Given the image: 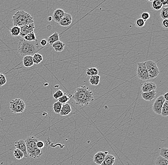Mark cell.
Masks as SVG:
<instances>
[{
    "mask_svg": "<svg viewBox=\"0 0 168 165\" xmlns=\"http://www.w3.org/2000/svg\"><path fill=\"white\" fill-rule=\"evenodd\" d=\"M76 104L80 107H86L93 101V92L86 86L77 87L72 95Z\"/></svg>",
    "mask_w": 168,
    "mask_h": 165,
    "instance_id": "cell-1",
    "label": "cell"
},
{
    "mask_svg": "<svg viewBox=\"0 0 168 165\" xmlns=\"http://www.w3.org/2000/svg\"><path fill=\"white\" fill-rule=\"evenodd\" d=\"M39 49L40 46L37 40L29 41L22 38L18 43V52L20 56L23 57L26 56H32L37 53Z\"/></svg>",
    "mask_w": 168,
    "mask_h": 165,
    "instance_id": "cell-2",
    "label": "cell"
},
{
    "mask_svg": "<svg viewBox=\"0 0 168 165\" xmlns=\"http://www.w3.org/2000/svg\"><path fill=\"white\" fill-rule=\"evenodd\" d=\"M14 26L21 27L22 26L34 23V19L31 15L24 10L18 11L13 16Z\"/></svg>",
    "mask_w": 168,
    "mask_h": 165,
    "instance_id": "cell-3",
    "label": "cell"
},
{
    "mask_svg": "<svg viewBox=\"0 0 168 165\" xmlns=\"http://www.w3.org/2000/svg\"><path fill=\"white\" fill-rule=\"evenodd\" d=\"M26 150L28 156L34 159L40 158L42 155V149H38L36 146V143L38 140L34 136H29L25 140Z\"/></svg>",
    "mask_w": 168,
    "mask_h": 165,
    "instance_id": "cell-4",
    "label": "cell"
},
{
    "mask_svg": "<svg viewBox=\"0 0 168 165\" xmlns=\"http://www.w3.org/2000/svg\"><path fill=\"white\" fill-rule=\"evenodd\" d=\"M26 108L25 103L21 99H15L10 102L11 111L14 113H22Z\"/></svg>",
    "mask_w": 168,
    "mask_h": 165,
    "instance_id": "cell-5",
    "label": "cell"
},
{
    "mask_svg": "<svg viewBox=\"0 0 168 165\" xmlns=\"http://www.w3.org/2000/svg\"><path fill=\"white\" fill-rule=\"evenodd\" d=\"M150 79L155 78L159 74V71L156 62L151 60L144 62Z\"/></svg>",
    "mask_w": 168,
    "mask_h": 165,
    "instance_id": "cell-6",
    "label": "cell"
},
{
    "mask_svg": "<svg viewBox=\"0 0 168 165\" xmlns=\"http://www.w3.org/2000/svg\"><path fill=\"white\" fill-rule=\"evenodd\" d=\"M137 65V75L138 78L142 81H147L150 79L144 62H140Z\"/></svg>",
    "mask_w": 168,
    "mask_h": 165,
    "instance_id": "cell-7",
    "label": "cell"
},
{
    "mask_svg": "<svg viewBox=\"0 0 168 165\" xmlns=\"http://www.w3.org/2000/svg\"><path fill=\"white\" fill-rule=\"evenodd\" d=\"M165 101V100L162 95L159 96L156 99L152 105V109L155 114L161 115L162 108Z\"/></svg>",
    "mask_w": 168,
    "mask_h": 165,
    "instance_id": "cell-8",
    "label": "cell"
},
{
    "mask_svg": "<svg viewBox=\"0 0 168 165\" xmlns=\"http://www.w3.org/2000/svg\"><path fill=\"white\" fill-rule=\"evenodd\" d=\"M35 28V25L34 23L22 26L20 27V34L19 36L23 38L25 36L27 35L28 34L33 32Z\"/></svg>",
    "mask_w": 168,
    "mask_h": 165,
    "instance_id": "cell-9",
    "label": "cell"
},
{
    "mask_svg": "<svg viewBox=\"0 0 168 165\" xmlns=\"http://www.w3.org/2000/svg\"><path fill=\"white\" fill-rule=\"evenodd\" d=\"M14 146L16 148V149H19L23 153L24 157L27 158L28 156L25 140L20 139V140L16 141L14 143Z\"/></svg>",
    "mask_w": 168,
    "mask_h": 165,
    "instance_id": "cell-10",
    "label": "cell"
},
{
    "mask_svg": "<svg viewBox=\"0 0 168 165\" xmlns=\"http://www.w3.org/2000/svg\"><path fill=\"white\" fill-rule=\"evenodd\" d=\"M108 154L107 151H99L94 156V162L97 165H101L103 161L105 156Z\"/></svg>",
    "mask_w": 168,
    "mask_h": 165,
    "instance_id": "cell-11",
    "label": "cell"
},
{
    "mask_svg": "<svg viewBox=\"0 0 168 165\" xmlns=\"http://www.w3.org/2000/svg\"><path fill=\"white\" fill-rule=\"evenodd\" d=\"M157 85L154 82H146L143 83L141 86L142 92H151V91H156Z\"/></svg>",
    "mask_w": 168,
    "mask_h": 165,
    "instance_id": "cell-12",
    "label": "cell"
},
{
    "mask_svg": "<svg viewBox=\"0 0 168 165\" xmlns=\"http://www.w3.org/2000/svg\"><path fill=\"white\" fill-rule=\"evenodd\" d=\"M72 21V17L71 14L66 13L58 24L59 25L63 27H68L71 25Z\"/></svg>",
    "mask_w": 168,
    "mask_h": 165,
    "instance_id": "cell-13",
    "label": "cell"
},
{
    "mask_svg": "<svg viewBox=\"0 0 168 165\" xmlns=\"http://www.w3.org/2000/svg\"><path fill=\"white\" fill-rule=\"evenodd\" d=\"M65 14H66L65 11L63 9L60 8L55 9L54 13L53 14V19L56 22L59 23L61 19H62Z\"/></svg>",
    "mask_w": 168,
    "mask_h": 165,
    "instance_id": "cell-14",
    "label": "cell"
},
{
    "mask_svg": "<svg viewBox=\"0 0 168 165\" xmlns=\"http://www.w3.org/2000/svg\"><path fill=\"white\" fill-rule=\"evenodd\" d=\"M156 95V91H151V92H142L141 94V97L145 101H151L155 98Z\"/></svg>",
    "mask_w": 168,
    "mask_h": 165,
    "instance_id": "cell-15",
    "label": "cell"
},
{
    "mask_svg": "<svg viewBox=\"0 0 168 165\" xmlns=\"http://www.w3.org/2000/svg\"><path fill=\"white\" fill-rule=\"evenodd\" d=\"M71 112H72V109L71 106L68 103H66L63 104L59 114L62 116H65L69 114Z\"/></svg>",
    "mask_w": 168,
    "mask_h": 165,
    "instance_id": "cell-16",
    "label": "cell"
},
{
    "mask_svg": "<svg viewBox=\"0 0 168 165\" xmlns=\"http://www.w3.org/2000/svg\"><path fill=\"white\" fill-rule=\"evenodd\" d=\"M115 157L111 154H107L101 165H113L115 162Z\"/></svg>",
    "mask_w": 168,
    "mask_h": 165,
    "instance_id": "cell-17",
    "label": "cell"
},
{
    "mask_svg": "<svg viewBox=\"0 0 168 165\" xmlns=\"http://www.w3.org/2000/svg\"><path fill=\"white\" fill-rule=\"evenodd\" d=\"M52 47L53 48L55 51L56 52H61L64 50L65 48V44L62 41H59L55 42L54 44L52 45Z\"/></svg>",
    "mask_w": 168,
    "mask_h": 165,
    "instance_id": "cell-18",
    "label": "cell"
},
{
    "mask_svg": "<svg viewBox=\"0 0 168 165\" xmlns=\"http://www.w3.org/2000/svg\"><path fill=\"white\" fill-rule=\"evenodd\" d=\"M22 63L24 66L25 67H31L34 65V64L32 61V56H25L22 59Z\"/></svg>",
    "mask_w": 168,
    "mask_h": 165,
    "instance_id": "cell-19",
    "label": "cell"
},
{
    "mask_svg": "<svg viewBox=\"0 0 168 165\" xmlns=\"http://www.w3.org/2000/svg\"><path fill=\"white\" fill-rule=\"evenodd\" d=\"M59 41V35L58 33L57 32H55L51 36H49L47 40L48 44H50L51 45L55 42Z\"/></svg>",
    "mask_w": 168,
    "mask_h": 165,
    "instance_id": "cell-20",
    "label": "cell"
},
{
    "mask_svg": "<svg viewBox=\"0 0 168 165\" xmlns=\"http://www.w3.org/2000/svg\"><path fill=\"white\" fill-rule=\"evenodd\" d=\"M43 60L42 55L38 53H36L32 56V61L34 64H40Z\"/></svg>",
    "mask_w": 168,
    "mask_h": 165,
    "instance_id": "cell-21",
    "label": "cell"
},
{
    "mask_svg": "<svg viewBox=\"0 0 168 165\" xmlns=\"http://www.w3.org/2000/svg\"><path fill=\"white\" fill-rule=\"evenodd\" d=\"M161 115L163 117H167L168 116V101H165L161 111Z\"/></svg>",
    "mask_w": 168,
    "mask_h": 165,
    "instance_id": "cell-22",
    "label": "cell"
},
{
    "mask_svg": "<svg viewBox=\"0 0 168 165\" xmlns=\"http://www.w3.org/2000/svg\"><path fill=\"white\" fill-rule=\"evenodd\" d=\"M100 76L98 75L96 76H91L89 79V82L92 85L97 86L99 84L100 82Z\"/></svg>",
    "mask_w": 168,
    "mask_h": 165,
    "instance_id": "cell-23",
    "label": "cell"
},
{
    "mask_svg": "<svg viewBox=\"0 0 168 165\" xmlns=\"http://www.w3.org/2000/svg\"><path fill=\"white\" fill-rule=\"evenodd\" d=\"M86 73L88 76H94L97 75L98 74V70L96 68H87L86 71Z\"/></svg>",
    "mask_w": 168,
    "mask_h": 165,
    "instance_id": "cell-24",
    "label": "cell"
},
{
    "mask_svg": "<svg viewBox=\"0 0 168 165\" xmlns=\"http://www.w3.org/2000/svg\"><path fill=\"white\" fill-rule=\"evenodd\" d=\"M72 97V95L69 96L66 93H64L63 96L60 97V98L58 99V101L59 102L62 104H64L67 103V102L70 100V98Z\"/></svg>",
    "mask_w": 168,
    "mask_h": 165,
    "instance_id": "cell-25",
    "label": "cell"
},
{
    "mask_svg": "<svg viewBox=\"0 0 168 165\" xmlns=\"http://www.w3.org/2000/svg\"><path fill=\"white\" fill-rule=\"evenodd\" d=\"M155 165H168V159L158 156L156 160Z\"/></svg>",
    "mask_w": 168,
    "mask_h": 165,
    "instance_id": "cell-26",
    "label": "cell"
},
{
    "mask_svg": "<svg viewBox=\"0 0 168 165\" xmlns=\"http://www.w3.org/2000/svg\"><path fill=\"white\" fill-rule=\"evenodd\" d=\"M163 5L162 4L160 0H155L153 1L152 3V7L154 10L159 11L161 10Z\"/></svg>",
    "mask_w": 168,
    "mask_h": 165,
    "instance_id": "cell-27",
    "label": "cell"
},
{
    "mask_svg": "<svg viewBox=\"0 0 168 165\" xmlns=\"http://www.w3.org/2000/svg\"><path fill=\"white\" fill-rule=\"evenodd\" d=\"M10 32L12 36H18L20 34V27L18 26H13L10 30Z\"/></svg>",
    "mask_w": 168,
    "mask_h": 165,
    "instance_id": "cell-28",
    "label": "cell"
},
{
    "mask_svg": "<svg viewBox=\"0 0 168 165\" xmlns=\"http://www.w3.org/2000/svg\"><path fill=\"white\" fill-rule=\"evenodd\" d=\"M23 38L27 41H35L37 40L36 39V36H35V33L33 32H31L30 34H28L27 35L25 36Z\"/></svg>",
    "mask_w": 168,
    "mask_h": 165,
    "instance_id": "cell-29",
    "label": "cell"
},
{
    "mask_svg": "<svg viewBox=\"0 0 168 165\" xmlns=\"http://www.w3.org/2000/svg\"><path fill=\"white\" fill-rule=\"evenodd\" d=\"M63 104L59 101L56 102L53 105V109L55 113L59 114L60 113Z\"/></svg>",
    "mask_w": 168,
    "mask_h": 165,
    "instance_id": "cell-30",
    "label": "cell"
},
{
    "mask_svg": "<svg viewBox=\"0 0 168 165\" xmlns=\"http://www.w3.org/2000/svg\"><path fill=\"white\" fill-rule=\"evenodd\" d=\"M14 156L17 160H20L24 157L23 153L18 149H15L14 150Z\"/></svg>",
    "mask_w": 168,
    "mask_h": 165,
    "instance_id": "cell-31",
    "label": "cell"
},
{
    "mask_svg": "<svg viewBox=\"0 0 168 165\" xmlns=\"http://www.w3.org/2000/svg\"><path fill=\"white\" fill-rule=\"evenodd\" d=\"M160 16L163 20L168 19V7H166L163 8V9H162L161 14H160Z\"/></svg>",
    "mask_w": 168,
    "mask_h": 165,
    "instance_id": "cell-32",
    "label": "cell"
},
{
    "mask_svg": "<svg viewBox=\"0 0 168 165\" xmlns=\"http://www.w3.org/2000/svg\"><path fill=\"white\" fill-rule=\"evenodd\" d=\"M159 155L162 158L168 159V148H162L159 152Z\"/></svg>",
    "mask_w": 168,
    "mask_h": 165,
    "instance_id": "cell-33",
    "label": "cell"
},
{
    "mask_svg": "<svg viewBox=\"0 0 168 165\" xmlns=\"http://www.w3.org/2000/svg\"><path fill=\"white\" fill-rule=\"evenodd\" d=\"M136 26L138 28H142L145 25V21L141 18H138L135 21Z\"/></svg>",
    "mask_w": 168,
    "mask_h": 165,
    "instance_id": "cell-34",
    "label": "cell"
},
{
    "mask_svg": "<svg viewBox=\"0 0 168 165\" xmlns=\"http://www.w3.org/2000/svg\"><path fill=\"white\" fill-rule=\"evenodd\" d=\"M63 94H64V93L63 92V91L62 90L58 89V90H57L56 91V92L54 93L53 96L55 99H59L60 98V97L63 96Z\"/></svg>",
    "mask_w": 168,
    "mask_h": 165,
    "instance_id": "cell-35",
    "label": "cell"
},
{
    "mask_svg": "<svg viewBox=\"0 0 168 165\" xmlns=\"http://www.w3.org/2000/svg\"><path fill=\"white\" fill-rule=\"evenodd\" d=\"M7 80L4 75L0 72V87L4 86L6 83Z\"/></svg>",
    "mask_w": 168,
    "mask_h": 165,
    "instance_id": "cell-36",
    "label": "cell"
},
{
    "mask_svg": "<svg viewBox=\"0 0 168 165\" xmlns=\"http://www.w3.org/2000/svg\"><path fill=\"white\" fill-rule=\"evenodd\" d=\"M149 18H150V14L149 13H148V12H143V13L141 14L140 18L144 20L145 21H146L149 19Z\"/></svg>",
    "mask_w": 168,
    "mask_h": 165,
    "instance_id": "cell-37",
    "label": "cell"
},
{
    "mask_svg": "<svg viewBox=\"0 0 168 165\" xmlns=\"http://www.w3.org/2000/svg\"><path fill=\"white\" fill-rule=\"evenodd\" d=\"M45 146V143L42 141H38L36 143V146L38 149H42Z\"/></svg>",
    "mask_w": 168,
    "mask_h": 165,
    "instance_id": "cell-38",
    "label": "cell"
},
{
    "mask_svg": "<svg viewBox=\"0 0 168 165\" xmlns=\"http://www.w3.org/2000/svg\"><path fill=\"white\" fill-rule=\"evenodd\" d=\"M162 25L165 28H168V19H164L162 21Z\"/></svg>",
    "mask_w": 168,
    "mask_h": 165,
    "instance_id": "cell-39",
    "label": "cell"
},
{
    "mask_svg": "<svg viewBox=\"0 0 168 165\" xmlns=\"http://www.w3.org/2000/svg\"><path fill=\"white\" fill-rule=\"evenodd\" d=\"M48 42L46 39H42V40L40 41V44L41 45V46L43 47L46 46V45L48 44Z\"/></svg>",
    "mask_w": 168,
    "mask_h": 165,
    "instance_id": "cell-40",
    "label": "cell"
},
{
    "mask_svg": "<svg viewBox=\"0 0 168 165\" xmlns=\"http://www.w3.org/2000/svg\"><path fill=\"white\" fill-rule=\"evenodd\" d=\"M160 1L163 5H167L168 4V0H161Z\"/></svg>",
    "mask_w": 168,
    "mask_h": 165,
    "instance_id": "cell-41",
    "label": "cell"
},
{
    "mask_svg": "<svg viewBox=\"0 0 168 165\" xmlns=\"http://www.w3.org/2000/svg\"><path fill=\"white\" fill-rule=\"evenodd\" d=\"M163 97L164 99L166 101H168V92H166V93H165L163 95Z\"/></svg>",
    "mask_w": 168,
    "mask_h": 165,
    "instance_id": "cell-42",
    "label": "cell"
},
{
    "mask_svg": "<svg viewBox=\"0 0 168 165\" xmlns=\"http://www.w3.org/2000/svg\"><path fill=\"white\" fill-rule=\"evenodd\" d=\"M47 20H48V21H51L53 20L52 17L51 16H48V18H47Z\"/></svg>",
    "mask_w": 168,
    "mask_h": 165,
    "instance_id": "cell-43",
    "label": "cell"
}]
</instances>
